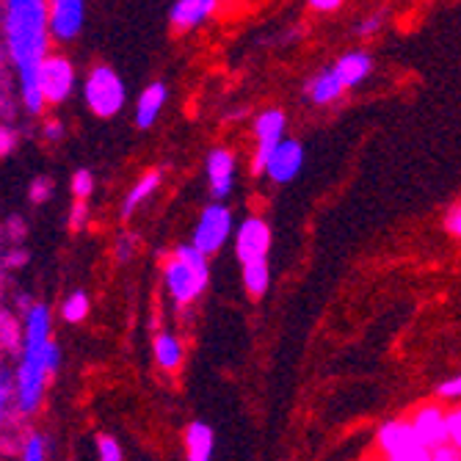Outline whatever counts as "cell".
Masks as SVG:
<instances>
[{
	"mask_svg": "<svg viewBox=\"0 0 461 461\" xmlns=\"http://www.w3.org/2000/svg\"><path fill=\"white\" fill-rule=\"evenodd\" d=\"M382 23H384V12H375V14H370V17H365V20L359 23L357 33H359V36H373L375 31L382 28Z\"/></svg>",
	"mask_w": 461,
	"mask_h": 461,
	"instance_id": "obj_31",
	"label": "cell"
},
{
	"mask_svg": "<svg viewBox=\"0 0 461 461\" xmlns=\"http://www.w3.org/2000/svg\"><path fill=\"white\" fill-rule=\"evenodd\" d=\"M375 445L390 461H431V447L420 442L411 420L384 423L379 429V437H375Z\"/></svg>",
	"mask_w": 461,
	"mask_h": 461,
	"instance_id": "obj_5",
	"label": "cell"
},
{
	"mask_svg": "<svg viewBox=\"0 0 461 461\" xmlns=\"http://www.w3.org/2000/svg\"><path fill=\"white\" fill-rule=\"evenodd\" d=\"M166 97H169V89H166V83H149V86L139 95V103H136V124L141 131L152 128L158 122L163 105H166Z\"/></svg>",
	"mask_w": 461,
	"mask_h": 461,
	"instance_id": "obj_16",
	"label": "cell"
},
{
	"mask_svg": "<svg viewBox=\"0 0 461 461\" xmlns=\"http://www.w3.org/2000/svg\"><path fill=\"white\" fill-rule=\"evenodd\" d=\"M25 260H28L25 251L12 249V251H6V255H4V268H17V266H23Z\"/></svg>",
	"mask_w": 461,
	"mask_h": 461,
	"instance_id": "obj_35",
	"label": "cell"
},
{
	"mask_svg": "<svg viewBox=\"0 0 461 461\" xmlns=\"http://www.w3.org/2000/svg\"><path fill=\"white\" fill-rule=\"evenodd\" d=\"M155 359L163 370L175 373L183 365V343L175 338L172 331H160L155 338Z\"/></svg>",
	"mask_w": 461,
	"mask_h": 461,
	"instance_id": "obj_19",
	"label": "cell"
},
{
	"mask_svg": "<svg viewBox=\"0 0 461 461\" xmlns=\"http://www.w3.org/2000/svg\"><path fill=\"white\" fill-rule=\"evenodd\" d=\"M213 445H216V437L207 423H191L185 429V447H188L191 461H207L213 456Z\"/></svg>",
	"mask_w": 461,
	"mask_h": 461,
	"instance_id": "obj_18",
	"label": "cell"
},
{
	"mask_svg": "<svg viewBox=\"0 0 461 461\" xmlns=\"http://www.w3.org/2000/svg\"><path fill=\"white\" fill-rule=\"evenodd\" d=\"M271 249V230L263 219L251 216L240 224L235 235V255L240 263H255V260H268Z\"/></svg>",
	"mask_w": 461,
	"mask_h": 461,
	"instance_id": "obj_9",
	"label": "cell"
},
{
	"mask_svg": "<svg viewBox=\"0 0 461 461\" xmlns=\"http://www.w3.org/2000/svg\"><path fill=\"white\" fill-rule=\"evenodd\" d=\"M302 163H304V147L296 139H282L266 163V175L274 183L285 185L302 172Z\"/></svg>",
	"mask_w": 461,
	"mask_h": 461,
	"instance_id": "obj_11",
	"label": "cell"
},
{
	"mask_svg": "<svg viewBox=\"0 0 461 461\" xmlns=\"http://www.w3.org/2000/svg\"><path fill=\"white\" fill-rule=\"evenodd\" d=\"M14 147H17V133L6 128V124H0V158H6Z\"/></svg>",
	"mask_w": 461,
	"mask_h": 461,
	"instance_id": "obj_32",
	"label": "cell"
},
{
	"mask_svg": "<svg viewBox=\"0 0 461 461\" xmlns=\"http://www.w3.org/2000/svg\"><path fill=\"white\" fill-rule=\"evenodd\" d=\"M285 128H287V119L282 111L271 108L263 111L255 122V139H258V152H255V163H251V172L263 175L266 172V163L271 158V152L279 147V141L285 139Z\"/></svg>",
	"mask_w": 461,
	"mask_h": 461,
	"instance_id": "obj_8",
	"label": "cell"
},
{
	"mask_svg": "<svg viewBox=\"0 0 461 461\" xmlns=\"http://www.w3.org/2000/svg\"><path fill=\"white\" fill-rule=\"evenodd\" d=\"M447 429H450V442L461 447V409L447 411Z\"/></svg>",
	"mask_w": 461,
	"mask_h": 461,
	"instance_id": "obj_33",
	"label": "cell"
},
{
	"mask_svg": "<svg viewBox=\"0 0 461 461\" xmlns=\"http://www.w3.org/2000/svg\"><path fill=\"white\" fill-rule=\"evenodd\" d=\"M50 9L48 0H6L4 45L20 80V100L28 113H41L45 97L39 92V64L50 50Z\"/></svg>",
	"mask_w": 461,
	"mask_h": 461,
	"instance_id": "obj_1",
	"label": "cell"
},
{
	"mask_svg": "<svg viewBox=\"0 0 461 461\" xmlns=\"http://www.w3.org/2000/svg\"><path fill=\"white\" fill-rule=\"evenodd\" d=\"M23 450H20V456L25 458V461H41V458H48L50 456V442H48V437H41V434H31L23 445H20Z\"/></svg>",
	"mask_w": 461,
	"mask_h": 461,
	"instance_id": "obj_25",
	"label": "cell"
},
{
	"mask_svg": "<svg viewBox=\"0 0 461 461\" xmlns=\"http://www.w3.org/2000/svg\"><path fill=\"white\" fill-rule=\"evenodd\" d=\"M4 348H0V431H4L12 406H17V395H14V373H9L6 362H4Z\"/></svg>",
	"mask_w": 461,
	"mask_h": 461,
	"instance_id": "obj_22",
	"label": "cell"
},
{
	"mask_svg": "<svg viewBox=\"0 0 461 461\" xmlns=\"http://www.w3.org/2000/svg\"><path fill=\"white\" fill-rule=\"evenodd\" d=\"M207 279H211L207 255L196 243H185L175 249V255L169 258L163 271L166 290H169V296L177 307H188L191 302H196L207 287Z\"/></svg>",
	"mask_w": 461,
	"mask_h": 461,
	"instance_id": "obj_3",
	"label": "cell"
},
{
	"mask_svg": "<svg viewBox=\"0 0 461 461\" xmlns=\"http://www.w3.org/2000/svg\"><path fill=\"white\" fill-rule=\"evenodd\" d=\"M346 89H348V86L343 83V77L338 75V69H334V67L321 69L315 77L307 80V86H304V92L310 95V100H312L315 105H329V103H334V100H340Z\"/></svg>",
	"mask_w": 461,
	"mask_h": 461,
	"instance_id": "obj_15",
	"label": "cell"
},
{
	"mask_svg": "<svg viewBox=\"0 0 461 461\" xmlns=\"http://www.w3.org/2000/svg\"><path fill=\"white\" fill-rule=\"evenodd\" d=\"M116 255H119V260H122V263L128 260V258L133 255V238H128V235L119 238V243H116Z\"/></svg>",
	"mask_w": 461,
	"mask_h": 461,
	"instance_id": "obj_36",
	"label": "cell"
},
{
	"mask_svg": "<svg viewBox=\"0 0 461 461\" xmlns=\"http://www.w3.org/2000/svg\"><path fill=\"white\" fill-rule=\"evenodd\" d=\"M232 232V213H230V207L216 202V204H207L199 221H196V230H194V240L207 258L216 255V251L227 243Z\"/></svg>",
	"mask_w": 461,
	"mask_h": 461,
	"instance_id": "obj_7",
	"label": "cell"
},
{
	"mask_svg": "<svg viewBox=\"0 0 461 461\" xmlns=\"http://www.w3.org/2000/svg\"><path fill=\"white\" fill-rule=\"evenodd\" d=\"M437 393H439V398H461V375H453V379L442 382L437 387Z\"/></svg>",
	"mask_w": 461,
	"mask_h": 461,
	"instance_id": "obj_34",
	"label": "cell"
},
{
	"mask_svg": "<svg viewBox=\"0 0 461 461\" xmlns=\"http://www.w3.org/2000/svg\"><path fill=\"white\" fill-rule=\"evenodd\" d=\"M431 461H461V447H456L453 442H445L431 450Z\"/></svg>",
	"mask_w": 461,
	"mask_h": 461,
	"instance_id": "obj_30",
	"label": "cell"
},
{
	"mask_svg": "<svg viewBox=\"0 0 461 461\" xmlns=\"http://www.w3.org/2000/svg\"><path fill=\"white\" fill-rule=\"evenodd\" d=\"M160 185V172H147L131 191L128 196H124V204H122V219L128 221L133 213H136V207L144 204V199H149L155 194V188Z\"/></svg>",
	"mask_w": 461,
	"mask_h": 461,
	"instance_id": "obj_20",
	"label": "cell"
},
{
	"mask_svg": "<svg viewBox=\"0 0 461 461\" xmlns=\"http://www.w3.org/2000/svg\"><path fill=\"white\" fill-rule=\"evenodd\" d=\"M207 180H211V194L216 202H224L235 185V158L227 149H213L207 155Z\"/></svg>",
	"mask_w": 461,
	"mask_h": 461,
	"instance_id": "obj_13",
	"label": "cell"
},
{
	"mask_svg": "<svg viewBox=\"0 0 461 461\" xmlns=\"http://www.w3.org/2000/svg\"><path fill=\"white\" fill-rule=\"evenodd\" d=\"M48 9L53 39L72 41L80 33L83 20H86V0H48Z\"/></svg>",
	"mask_w": 461,
	"mask_h": 461,
	"instance_id": "obj_10",
	"label": "cell"
},
{
	"mask_svg": "<svg viewBox=\"0 0 461 461\" xmlns=\"http://www.w3.org/2000/svg\"><path fill=\"white\" fill-rule=\"evenodd\" d=\"M411 426L420 437L426 447H439L450 442V429H447V411H442L437 403H426L411 414Z\"/></svg>",
	"mask_w": 461,
	"mask_h": 461,
	"instance_id": "obj_12",
	"label": "cell"
},
{
	"mask_svg": "<svg viewBox=\"0 0 461 461\" xmlns=\"http://www.w3.org/2000/svg\"><path fill=\"white\" fill-rule=\"evenodd\" d=\"M97 456H100L103 461H122V458H124L122 445H119L113 437H108V434L97 437Z\"/></svg>",
	"mask_w": 461,
	"mask_h": 461,
	"instance_id": "obj_27",
	"label": "cell"
},
{
	"mask_svg": "<svg viewBox=\"0 0 461 461\" xmlns=\"http://www.w3.org/2000/svg\"><path fill=\"white\" fill-rule=\"evenodd\" d=\"M69 188H72V196L75 199H89L92 191H95V175L89 169H77L72 175V185Z\"/></svg>",
	"mask_w": 461,
	"mask_h": 461,
	"instance_id": "obj_26",
	"label": "cell"
},
{
	"mask_svg": "<svg viewBox=\"0 0 461 461\" xmlns=\"http://www.w3.org/2000/svg\"><path fill=\"white\" fill-rule=\"evenodd\" d=\"M0 268H4V255H0Z\"/></svg>",
	"mask_w": 461,
	"mask_h": 461,
	"instance_id": "obj_40",
	"label": "cell"
},
{
	"mask_svg": "<svg viewBox=\"0 0 461 461\" xmlns=\"http://www.w3.org/2000/svg\"><path fill=\"white\" fill-rule=\"evenodd\" d=\"M83 100L100 119H111L124 108V83L111 67H95L83 86Z\"/></svg>",
	"mask_w": 461,
	"mask_h": 461,
	"instance_id": "obj_4",
	"label": "cell"
},
{
	"mask_svg": "<svg viewBox=\"0 0 461 461\" xmlns=\"http://www.w3.org/2000/svg\"><path fill=\"white\" fill-rule=\"evenodd\" d=\"M216 9H219V0H177L169 12V23L175 31H191L211 20Z\"/></svg>",
	"mask_w": 461,
	"mask_h": 461,
	"instance_id": "obj_14",
	"label": "cell"
},
{
	"mask_svg": "<svg viewBox=\"0 0 461 461\" xmlns=\"http://www.w3.org/2000/svg\"><path fill=\"white\" fill-rule=\"evenodd\" d=\"M334 69H338V75L343 77L346 86L354 89V86H359V83L370 75L373 59H370L365 50H351V53H346L338 64H334Z\"/></svg>",
	"mask_w": 461,
	"mask_h": 461,
	"instance_id": "obj_17",
	"label": "cell"
},
{
	"mask_svg": "<svg viewBox=\"0 0 461 461\" xmlns=\"http://www.w3.org/2000/svg\"><path fill=\"white\" fill-rule=\"evenodd\" d=\"M61 133H64V124H61V122H48V124H45V139H48V141H59Z\"/></svg>",
	"mask_w": 461,
	"mask_h": 461,
	"instance_id": "obj_39",
	"label": "cell"
},
{
	"mask_svg": "<svg viewBox=\"0 0 461 461\" xmlns=\"http://www.w3.org/2000/svg\"><path fill=\"white\" fill-rule=\"evenodd\" d=\"M39 92L48 105H61L75 92V67L67 56L48 53L39 64Z\"/></svg>",
	"mask_w": 461,
	"mask_h": 461,
	"instance_id": "obj_6",
	"label": "cell"
},
{
	"mask_svg": "<svg viewBox=\"0 0 461 461\" xmlns=\"http://www.w3.org/2000/svg\"><path fill=\"white\" fill-rule=\"evenodd\" d=\"M271 285V271L268 260H255V263H243V287L251 299H260L268 293Z\"/></svg>",
	"mask_w": 461,
	"mask_h": 461,
	"instance_id": "obj_21",
	"label": "cell"
},
{
	"mask_svg": "<svg viewBox=\"0 0 461 461\" xmlns=\"http://www.w3.org/2000/svg\"><path fill=\"white\" fill-rule=\"evenodd\" d=\"M25 343H23V359L14 370V395H17V411L33 414L45 398L50 375H56L61 365V351L53 340V315L45 302H33L25 307Z\"/></svg>",
	"mask_w": 461,
	"mask_h": 461,
	"instance_id": "obj_2",
	"label": "cell"
},
{
	"mask_svg": "<svg viewBox=\"0 0 461 461\" xmlns=\"http://www.w3.org/2000/svg\"><path fill=\"white\" fill-rule=\"evenodd\" d=\"M53 196V180L48 177H36L31 183V202L33 204H41V202H48Z\"/></svg>",
	"mask_w": 461,
	"mask_h": 461,
	"instance_id": "obj_28",
	"label": "cell"
},
{
	"mask_svg": "<svg viewBox=\"0 0 461 461\" xmlns=\"http://www.w3.org/2000/svg\"><path fill=\"white\" fill-rule=\"evenodd\" d=\"M340 6H343V0H310V9L315 12H334Z\"/></svg>",
	"mask_w": 461,
	"mask_h": 461,
	"instance_id": "obj_37",
	"label": "cell"
},
{
	"mask_svg": "<svg viewBox=\"0 0 461 461\" xmlns=\"http://www.w3.org/2000/svg\"><path fill=\"white\" fill-rule=\"evenodd\" d=\"M447 230L456 235V238H461V204L456 207V211L447 216Z\"/></svg>",
	"mask_w": 461,
	"mask_h": 461,
	"instance_id": "obj_38",
	"label": "cell"
},
{
	"mask_svg": "<svg viewBox=\"0 0 461 461\" xmlns=\"http://www.w3.org/2000/svg\"><path fill=\"white\" fill-rule=\"evenodd\" d=\"M89 296L83 290H75V293H69V296L61 302V318L67 321V323H80L83 318L89 315Z\"/></svg>",
	"mask_w": 461,
	"mask_h": 461,
	"instance_id": "obj_24",
	"label": "cell"
},
{
	"mask_svg": "<svg viewBox=\"0 0 461 461\" xmlns=\"http://www.w3.org/2000/svg\"><path fill=\"white\" fill-rule=\"evenodd\" d=\"M86 221H89V204H86V199H77L72 204V211H69V227L83 230V227H86Z\"/></svg>",
	"mask_w": 461,
	"mask_h": 461,
	"instance_id": "obj_29",
	"label": "cell"
},
{
	"mask_svg": "<svg viewBox=\"0 0 461 461\" xmlns=\"http://www.w3.org/2000/svg\"><path fill=\"white\" fill-rule=\"evenodd\" d=\"M23 343H25V329H20V321L12 312L0 310V348L6 354H17Z\"/></svg>",
	"mask_w": 461,
	"mask_h": 461,
	"instance_id": "obj_23",
	"label": "cell"
}]
</instances>
